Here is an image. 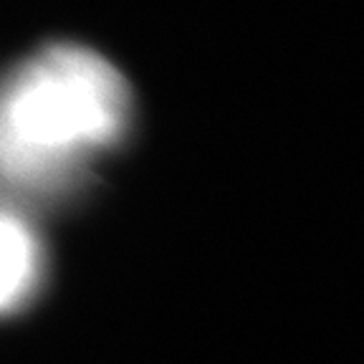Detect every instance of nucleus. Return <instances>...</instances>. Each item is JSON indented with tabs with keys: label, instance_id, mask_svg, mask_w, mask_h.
Segmentation results:
<instances>
[{
	"label": "nucleus",
	"instance_id": "obj_1",
	"mask_svg": "<svg viewBox=\"0 0 364 364\" xmlns=\"http://www.w3.org/2000/svg\"><path fill=\"white\" fill-rule=\"evenodd\" d=\"M132 94L97 51L53 43L0 76V203H58L124 139Z\"/></svg>",
	"mask_w": 364,
	"mask_h": 364
},
{
	"label": "nucleus",
	"instance_id": "obj_2",
	"mask_svg": "<svg viewBox=\"0 0 364 364\" xmlns=\"http://www.w3.org/2000/svg\"><path fill=\"white\" fill-rule=\"evenodd\" d=\"M43 243L18 208L0 203V314L23 306L43 276Z\"/></svg>",
	"mask_w": 364,
	"mask_h": 364
}]
</instances>
